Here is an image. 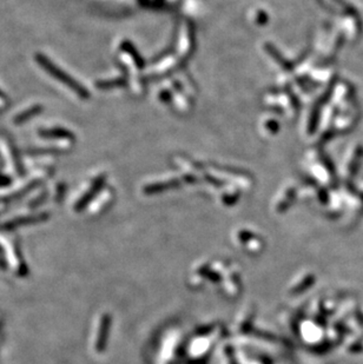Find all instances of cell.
Listing matches in <instances>:
<instances>
[{"label": "cell", "mask_w": 363, "mask_h": 364, "mask_svg": "<svg viewBox=\"0 0 363 364\" xmlns=\"http://www.w3.org/2000/svg\"><path fill=\"white\" fill-rule=\"evenodd\" d=\"M35 60H37V63L40 65V66L44 68V70L46 71L48 74L52 75L54 79L59 80L60 83L66 85L67 87H70L71 90L77 94V96L83 98V99H87V98H90V93L86 88H85L84 86H81V85L78 83L76 79H73V78H72L71 75H68L66 72L58 67L57 65L53 63V61H51L50 59H48L47 57H45L44 54L42 53L35 54Z\"/></svg>", "instance_id": "cell-1"}, {"label": "cell", "mask_w": 363, "mask_h": 364, "mask_svg": "<svg viewBox=\"0 0 363 364\" xmlns=\"http://www.w3.org/2000/svg\"><path fill=\"white\" fill-rule=\"evenodd\" d=\"M39 134L42 137V138L51 139V138H57V139H68L73 140L74 136L72 134L70 131L65 129H45L39 131Z\"/></svg>", "instance_id": "cell-2"}, {"label": "cell", "mask_w": 363, "mask_h": 364, "mask_svg": "<svg viewBox=\"0 0 363 364\" xmlns=\"http://www.w3.org/2000/svg\"><path fill=\"white\" fill-rule=\"evenodd\" d=\"M42 111V106H40V105H34V106H31L28 107L27 110L22 111V112H20L18 114V116L14 117V123L15 124H22V123H26L28 119H31V118H33L37 116V114L41 113Z\"/></svg>", "instance_id": "cell-3"}, {"label": "cell", "mask_w": 363, "mask_h": 364, "mask_svg": "<svg viewBox=\"0 0 363 364\" xmlns=\"http://www.w3.org/2000/svg\"><path fill=\"white\" fill-rule=\"evenodd\" d=\"M119 85H125V84H124L123 80H113V81H107V83H104V84L99 83L98 84V87L109 88V87H113V86H119Z\"/></svg>", "instance_id": "cell-4"}, {"label": "cell", "mask_w": 363, "mask_h": 364, "mask_svg": "<svg viewBox=\"0 0 363 364\" xmlns=\"http://www.w3.org/2000/svg\"><path fill=\"white\" fill-rule=\"evenodd\" d=\"M5 99H6V96L4 94V92L0 91V100H5Z\"/></svg>", "instance_id": "cell-5"}]
</instances>
